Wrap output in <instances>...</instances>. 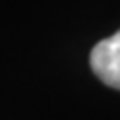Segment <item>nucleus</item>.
I'll use <instances>...</instances> for the list:
<instances>
[{
    "label": "nucleus",
    "instance_id": "1",
    "mask_svg": "<svg viewBox=\"0 0 120 120\" xmlns=\"http://www.w3.org/2000/svg\"><path fill=\"white\" fill-rule=\"evenodd\" d=\"M90 65L101 82L120 90V31L95 44L90 55Z\"/></svg>",
    "mask_w": 120,
    "mask_h": 120
}]
</instances>
